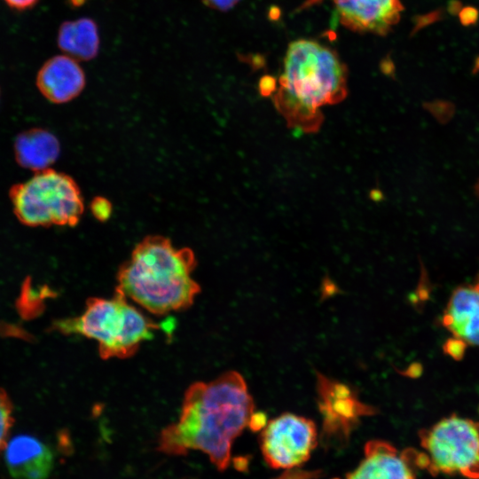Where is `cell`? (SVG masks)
<instances>
[{"label":"cell","mask_w":479,"mask_h":479,"mask_svg":"<svg viewBox=\"0 0 479 479\" xmlns=\"http://www.w3.org/2000/svg\"><path fill=\"white\" fill-rule=\"evenodd\" d=\"M209 8L226 12L233 8L240 0H201Z\"/></svg>","instance_id":"ac0fdd59"},{"label":"cell","mask_w":479,"mask_h":479,"mask_svg":"<svg viewBox=\"0 0 479 479\" xmlns=\"http://www.w3.org/2000/svg\"><path fill=\"white\" fill-rule=\"evenodd\" d=\"M412 460V449L401 452L387 441L370 440L363 459L345 479H416Z\"/></svg>","instance_id":"30bf717a"},{"label":"cell","mask_w":479,"mask_h":479,"mask_svg":"<svg viewBox=\"0 0 479 479\" xmlns=\"http://www.w3.org/2000/svg\"><path fill=\"white\" fill-rule=\"evenodd\" d=\"M85 83V74L78 60L66 54L49 59L36 75L39 91L54 104L73 100L81 94Z\"/></svg>","instance_id":"8fae6325"},{"label":"cell","mask_w":479,"mask_h":479,"mask_svg":"<svg viewBox=\"0 0 479 479\" xmlns=\"http://www.w3.org/2000/svg\"><path fill=\"white\" fill-rule=\"evenodd\" d=\"M13 405L3 389H0V454L4 452L9 441V433L13 425Z\"/></svg>","instance_id":"2e32d148"},{"label":"cell","mask_w":479,"mask_h":479,"mask_svg":"<svg viewBox=\"0 0 479 479\" xmlns=\"http://www.w3.org/2000/svg\"><path fill=\"white\" fill-rule=\"evenodd\" d=\"M17 163L35 172L49 169L60 153V145L51 132L32 128L19 133L13 145Z\"/></svg>","instance_id":"5bb4252c"},{"label":"cell","mask_w":479,"mask_h":479,"mask_svg":"<svg viewBox=\"0 0 479 479\" xmlns=\"http://www.w3.org/2000/svg\"><path fill=\"white\" fill-rule=\"evenodd\" d=\"M90 210L96 219L98 221H106L111 216L112 204L106 198L96 197L90 203Z\"/></svg>","instance_id":"e0dca14e"},{"label":"cell","mask_w":479,"mask_h":479,"mask_svg":"<svg viewBox=\"0 0 479 479\" xmlns=\"http://www.w3.org/2000/svg\"><path fill=\"white\" fill-rule=\"evenodd\" d=\"M475 191H476V192H477L478 195H479V182H478V184H477L476 186H475Z\"/></svg>","instance_id":"7402d4cb"},{"label":"cell","mask_w":479,"mask_h":479,"mask_svg":"<svg viewBox=\"0 0 479 479\" xmlns=\"http://www.w3.org/2000/svg\"><path fill=\"white\" fill-rule=\"evenodd\" d=\"M255 412L243 377L229 371L216 379L189 386L177 421L160 433L158 450L167 455H186L190 451L207 454L219 471L231 463L234 440Z\"/></svg>","instance_id":"6da1fadb"},{"label":"cell","mask_w":479,"mask_h":479,"mask_svg":"<svg viewBox=\"0 0 479 479\" xmlns=\"http://www.w3.org/2000/svg\"><path fill=\"white\" fill-rule=\"evenodd\" d=\"M57 43L66 55L78 61L90 60L99 51L98 26L90 18L65 21L59 27Z\"/></svg>","instance_id":"9a60e30c"},{"label":"cell","mask_w":479,"mask_h":479,"mask_svg":"<svg viewBox=\"0 0 479 479\" xmlns=\"http://www.w3.org/2000/svg\"><path fill=\"white\" fill-rule=\"evenodd\" d=\"M319 0H307L309 7ZM340 23L356 33L388 35L404 11L400 0H332Z\"/></svg>","instance_id":"9c48e42d"},{"label":"cell","mask_w":479,"mask_h":479,"mask_svg":"<svg viewBox=\"0 0 479 479\" xmlns=\"http://www.w3.org/2000/svg\"><path fill=\"white\" fill-rule=\"evenodd\" d=\"M348 68L337 52L311 39L291 42L273 104L289 128L314 133L323 122L322 106L342 101L348 93Z\"/></svg>","instance_id":"7a4b0ae2"},{"label":"cell","mask_w":479,"mask_h":479,"mask_svg":"<svg viewBox=\"0 0 479 479\" xmlns=\"http://www.w3.org/2000/svg\"><path fill=\"white\" fill-rule=\"evenodd\" d=\"M334 479H338V478H334Z\"/></svg>","instance_id":"603a6c76"},{"label":"cell","mask_w":479,"mask_h":479,"mask_svg":"<svg viewBox=\"0 0 479 479\" xmlns=\"http://www.w3.org/2000/svg\"><path fill=\"white\" fill-rule=\"evenodd\" d=\"M4 461L12 479H47L53 468V454L39 439L20 435L4 448Z\"/></svg>","instance_id":"7c38bea8"},{"label":"cell","mask_w":479,"mask_h":479,"mask_svg":"<svg viewBox=\"0 0 479 479\" xmlns=\"http://www.w3.org/2000/svg\"><path fill=\"white\" fill-rule=\"evenodd\" d=\"M466 344L455 339L448 342L445 345V351L456 359H459L463 353Z\"/></svg>","instance_id":"d6986e66"},{"label":"cell","mask_w":479,"mask_h":479,"mask_svg":"<svg viewBox=\"0 0 479 479\" xmlns=\"http://www.w3.org/2000/svg\"><path fill=\"white\" fill-rule=\"evenodd\" d=\"M9 196L17 219L29 227L75 226L84 210L76 182L51 168L13 185Z\"/></svg>","instance_id":"5b68a950"},{"label":"cell","mask_w":479,"mask_h":479,"mask_svg":"<svg viewBox=\"0 0 479 479\" xmlns=\"http://www.w3.org/2000/svg\"><path fill=\"white\" fill-rule=\"evenodd\" d=\"M10 7L26 10L34 6L39 0H4Z\"/></svg>","instance_id":"44dd1931"},{"label":"cell","mask_w":479,"mask_h":479,"mask_svg":"<svg viewBox=\"0 0 479 479\" xmlns=\"http://www.w3.org/2000/svg\"><path fill=\"white\" fill-rule=\"evenodd\" d=\"M193 251L178 248L166 237L144 238L119 268L116 289L155 315L189 308L200 292L192 273Z\"/></svg>","instance_id":"3957f363"},{"label":"cell","mask_w":479,"mask_h":479,"mask_svg":"<svg viewBox=\"0 0 479 479\" xmlns=\"http://www.w3.org/2000/svg\"><path fill=\"white\" fill-rule=\"evenodd\" d=\"M267 423L266 415L261 412H254L252 414L248 428L253 431L262 430Z\"/></svg>","instance_id":"ffe728a7"},{"label":"cell","mask_w":479,"mask_h":479,"mask_svg":"<svg viewBox=\"0 0 479 479\" xmlns=\"http://www.w3.org/2000/svg\"><path fill=\"white\" fill-rule=\"evenodd\" d=\"M160 328L161 324L130 304L117 289L112 298H89L81 315L56 320L51 326L59 333L97 341L103 359L130 357Z\"/></svg>","instance_id":"277c9868"},{"label":"cell","mask_w":479,"mask_h":479,"mask_svg":"<svg viewBox=\"0 0 479 479\" xmlns=\"http://www.w3.org/2000/svg\"><path fill=\"white\" fill-rule=\"evenodd\" d=\"M444 326L464 344L479 347V278L452 294L443 316Z\"/></svg>","instance_id":"4fadbf2b"},{"label":"cell","mask_w":479,"mask_h":479,"mask_svg":"<svg viewBox=\"0 0 479 479\" xmlns=\"http://www.w3.org/2000/svg\"><path fill=\"white\" fill-rule=\"evenodd\" d=\"M426 452L414 451V464L432 475H459L479 479V422L456 414L420 433Z\"/></svg>","instance_id":"8992f818"},{"label":"cell","mask_w":479,"mask_h":479,"mask_svg":"<svg viewBox=\"0 0 479 479\" xmlns=\"http://www.w3.org/2000/svg\"><path fill=\"white\" fill-rule=\"evenodd\" d=\"M318 444L315 423L303 416L286 412L266 423L260 435V449L266 464L274 469L303 465Z\"/></svg>","instance_id":"52a82bcc"},{"label":"cell","mask_w":479,"mask_h":479,"mask_svg":"<svg viewBox=\"0 0 479 479\" xmlns=\"http://www.w3.org/2000/svg\"><path fill=\"white\" fill-rule=\"evenodd\" d=\"M318 406L322 416L321 440L330 445H343L361 418L377 410L363 403L349 385L317 373Z\"/></svg>","instance_id":"ba28073f"}]
</instances>
